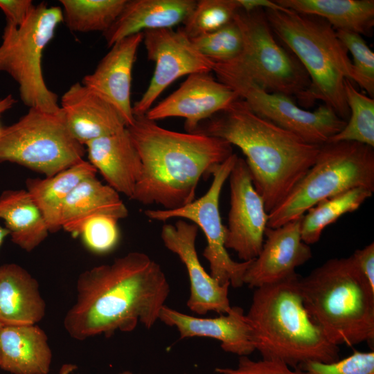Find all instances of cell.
<instances>
[{"instance_id": "obj_1", "label": "cell", "mask_w": 374, "mask_h": 374, "mask_svg": "<svg viewBox=\"0 0 374 374\" xmlns=\"http://www.w3.org/2000/svg\"><path fill=\"white\" fill-rule=\"evenodd\" d=\"M76 290L64 326L80 341L117 330L132 332L139 323L150 329L159 321L170 287L159 263L133 251L83 271Z\"/></svg>"}, {"instance_id": "obj_2", "label": "cell", "mask_w": 374, "mask_h": 374, "mask_svg": "<svg viewBox=\"0 0 374 374\" xmlns=\"http://www.w3.org/2000/svg\"><path fill=\"white\" fill-rule=\"evenodd\" d=\"M127 127L141 162L132 199L173 210L195 200L198 183L233 154L232 145L214 136L165 129L145 115Z\"/></svg>"}, {"instance_id": "obj_3", "label": "cell", "mask_w": 374, "mask_h": 374, "mask_svg": "<svg viewBox=\"0 0 374 374\" xmlns=\"http://www.w3.org/2000/svg\"><path fill=\"white\" fill-rule=\"evenodd\" d=\"M192 133L222 139L242 150L267 213L304 177L321 146L260 117L240 98Z\"/></svg>"}, {"instance_id": "obj_4", "label": "cell", "mask_w": 374, "mask_h": 374, "mask_svg": "<svg viewBox=\"0 0 374 374\" xmlns=\"http://www.w3.org/2000/svg\"><path fill=\"white\" fill-rule=\"evenodd\" d=\"M300 276L255 289L246 314L255 350L264 359H277L299 369L308 362L339 359L332 344L308 314L301 292Z\"/></svg>"}, {"instance_id": "obj_5", "label": "cell", "mask_w": 374, "mask_h": 374, "mask_svg": "<svg viewBox=\"0 0 374 374\" xmlns=\"http://www.w3.org/2000/svg\"><path fill=\"white\" fill-rule=\"evenodd\" d=\"M299 284L308 314L332 344L373 341L374 289L350 256L327 260Z\"/></svg>"}, {"instance_id": "obj_6", "label": "cell", "mask_w": 374, "mask_h": 374, "mask_svg": "<svg viewBox=\"0 0 374 374\" xmlns=\"http://www.w3.org/2000/svg\"><path fill=\"white\" fill-rule=\"evenodd\" d=\"M265 13L275 36L293 53L310 78V84L299 102L310 106L321 100L347 122L350 110L344 84L346 80L353 82V69L336 30L321 18L288 8L267 9Z\"/></svg>"}, {"instance_id": "obj_7", "label": "cell", "mask_w": 374, "mask_h": 374, "mask_svg": "<svg viewBox=\"0 0 374 374\" xmlns=\"http://www.w3.org/2000/svg\"><path fill=\"white\" fill-rule=\"evenodd\" d=\"M357 187L374 191L373 148L354 141H328L320 146L301 181L268 213L267 227H279L321 200Z\"/></svg>"}, {"instance_id": "obj_8", "label": "cell", "mask_w": 374, "mask_h": 374, "mask_svg": "<svg viewBox=\"0 0 374 374\" xmlns=\"http://www.w3.org/2000/svg\"><path fill=\"white\" fill-rule=\"evenodd\" d=\"M63 21L61 8L40 3L27 20L17 27L6 23L0 44V71L17 83L19 97L29 107L48 113L61 109L56 93L44 78L42 61L44 50Z\"/></svg>"}, {"instance_id": "obj_9", "label": "cell", "mask_w": 374, "mask_h": 374, "mask_svg": "<svg viewBox=\"0 0 374 374\" xmlns=\"http://www.w3.org/2000/svg\"><path fill=\"white\" fill-rule=\"evenodd\" d=\"M85 152L68 130L62 110L29 109L0 132V163H17L46 177L80 161Z\"/></svg>"}, {"instance_id": "obj_10", "label": "cell", "mask_w": 374, "mask_h": 374, "mask_svg": "<svg viewBox=\"0 0 374 374\" xmlns=\"http://www.w3.org/2000/svg\"><path fill=\"white\" fill-rule=\"evenodd\" d=\"M213 71L218 80L231 88L256 115L309 143H326L346 124L324 104L310 112L299 107L291 97L265 90L233 61L214 62Z\"/></svg>"}, {"instance_id": "obj_11", "label": "cell", "mask_w": 374, "mask_h": 374, "mask_svg": "<svg viewBox=\"0 0 374 374\" xmlns=\"http://www.w3.org/2000/svg\"><path fill=\"white\" fill-rule=\"evenodd\" d=\"M234 19L243 35L244 47L235 60L265 90L299 100L308 90L310 78L297 59L279 45L262 9H240Z\"/></svg>"}, {"instance_id": "obj_12", "label": "cell", "mask_w": 374, "mask_h": 374, "mask_svg": "<svg viewBox=\"0 0 374 374\" xmlns=\"http://www.w3.org/2000/svg\"><path fill=\"white\" fill-rule=\"evenodd\" d=\"M237 158V154L233 153L213 168L211 186L199 199L176 209H148L144 213L152 220L186 219L197 225L206 239L207 244L202 255L209 263L211 276L221 285L229 284L234 288L244 285V276L253 260L236 262L230 257L225 247L226 226L222 222L219 208L222 189Z\"/></svg>"}, {"instance_id": "obj_13", "label": "cell", "mask_w": 374, "mask_h": 374, "mask_svg": "<svg viewBox=\"0 0 374 374\" xmlns=\"http://www.w3.org/2000/svg\"><path fill=\"white\" fill-rule=\"evenodd\" d=\"M148 58L155 63L150 84L134 103V116L145 115L161 93L179 78L197 73H211L214 62L195 47L183 30L163 28L143 32Z\"/></svg>"}, {"instance_id": "obj_14", "label": "cell", "mask_w": 374, "mask_h": 374, "mask_svg": "<svg viewBox=\"0 0 374 374\" xmlns=\"http://www.w3.org/2000/svg\"><path fill=\"white\" fill-rule=\"evenodd\" d=\"M229 179L230 210L225 247L242 261L251 260L262 249L268 213L244 159L238 157Z\"/></svg>"}, {"instance_id": "obj_15", "label": "cell", "mask_w": 374, "mask_h": 374, "mask_svg": "<svg viewBox=\"0 0 374 374\" xmlns=\"http://www.w3.org/2000/svg\"><path fill=\"white\" fill-rule=\"evenodd\" d=\"M198 229L195 224L179 219L175 224H163L161 237L164 246L177 254L186 268L190 280L188 308L199 315L211 311L226 314L231 308L230 285L219 283L200 262L195 247Z\"/></svg>"}, {"instance_id": "obj_16", "label": "cell", "mask_w": 374, "mask_h": 374, "mask_svg": "<svg viewBox=\"0 0 374 374\" xmlns=\"http://www.w3.org/2000/svg\"><path fill=\"white\" fill-rule=\"evenodd\" d=\"M239 98L229 86L216 80L210 73H197L166 98L145 114L156 121L170 117L185 118L188 132H193L204 120L225 110Z\"/></svg>"}, {"instance_id": "obj_17", "label": "cell", "mask_w": 374, "mask_h": 374, "mask_svg": "<svg viewBox=\"0 0 374 374\" xmlns=\"http://www.w3.org/2000/svg\"><path fill=\"white\" fill-rule=\"evenodd\" d=\"M301 217L279 227H267L266 240L258 256L244 276V284L258 288L285 280L296 274V269L312 258L310 245L301 235Z\"/></svg>"}, {"instance_id": "obj_18", "label": "cell", "mask_w": 374, "mask_h": 374, "mask_svg": "<svg viewBox=\"0 0 374 374\" xmlns=\"http://www.w3.org/2000/svg\"><path fill=\"white\" fill-rule=\"evenodd\" d=\"M143 33L118 41L100 61L95 71L84 76L81 83L94 91L123 116L126 126L134 121L131 104L133 65L138 48L143 42Z\"/></svg>"}, {"instance_id": "obj_19", "label": "cell", "mask_w": 374, "mask_h": 374, "mask_svg": "<svg viewBox=\"0 0 374 374\" xmlns=\"http://www.w3.org/2000/svg\"><path fill=\"white\" fill-rule=\"evenodd\" d=\"M175 327L181 339L208 337L221 342L225 352L240 357L249 356L255 347L252 331L242 308L231 306L230 310L214 318L197 317L184 314L166 305L161 310L159 321Z\"/></svg>"}, {"instance_id": "obj_20", "label": "cell", "mask_w": 374, "mask_h": 374, "mask_svg": "<svg viewBox=\"0 0 374 374\" xmlns=\"http://www.w3.org/2000/svg\"><path fill=\"white\" fill-rule=\"evenodd\" d=\"M60 107L70 133L84 146L127 127L113 105L81 82L74 83L64 92Z\"/></svg>"}, {"instance_id": "obj_21", "label": "cell", "mask_w": 374, "mask_h": 374, "mask_svg": "<svg viewBox=\"0 0 374 374\" xmlns=\"http://www.w3.org/2000/svg\"><path fill=\"white\" fill-rule=\"evenodd\" d=\"M89 162L107 185L132 199L142 174V162L127 127L84 145Z\"/></svg>"}, {"instance_id": "obj_22", "label": "cell", "mask_w": 374, "mask_h": 374, "mask_svg": "<svg viewBox=\"0 0 374 374\" xmlns=\"http://www.w3.org/2000/svg\"><path fill=\"white\" fill-rule=\"evenodd\" d=\"M195 0H127L118 17L103 33L109 47L145 30L172 28L184 24L193 10Z\"/></svg>"}, {"instance_id": "obj_23", "label": "cell", "mask_w": 374, "mask_h": 374, "mask_svg": "<svg viewBox=\"0 0 374 374\" xmlns=\"http://www.w3.org/2000/svg\"><path fill=\"white\" fill-rule=\"evenodd\" d=\"M52 351L36 324L3 326L0 332V369L12 374H47Z\"/></svg>"}, {"instance_id": "obj_24", "label": "cell", "mask_w": 374, "mask_h": 374, "mask_svg": "<svg viewBox=\"0 0 374 374\" xmlns=\"http://www.w3.org/2000/svg\"><path fill=\"white\" fill-rule=\"evenodd\" d=\"M45 312L37 280L17 264L0 266V322L3 326L36 324Z\"/></svg>"}, {"instance_id": "obj_25", "label": "cell", "mask_w": 374, "mask_h": 374, "mask_svg": "<svg viewBox=\"0 0 374 374\" xmlns=\"http://www.w3.org/2000/svg\"><path fill=\"white\" fill-rule=\"evenodd\" d=\"M102 215L119 220L128 215V211L118 193L96 176L89 177L79 183L65 201L60 216L61 228L77 235L84 221Z\"/></svg>"}, {"instance_id": "obj_26", "label": "cell", "mask_w": 374, "mask_h": 374, "mask_svg": "<svg viewBox=\"0 0 374 374\" xmlns=\"http://www.w3.org/2000/svg\"><path fill=\"white\" fill-rule=\"evenodd\" d=\"M0 219L12 242L27 252L37 248L50 233L42 211L26 190H8L0 195Z\"/></svg>"}, {"instance_id": "obj_27", "label": "cell", "mask_w": 374, "mask_h": 374, "mask_svg": "<svg viewBox=\"0 0 374 374\" xmlns=\"http://www.w3.org/2000/svg\"><path fill=\"white\" fill-rule=\"evenodd\" d=\"M96 172L89 161L82 159L51 177L26 180V190L42 211L50 232L62 229L61 212L71 193L82 180L96 176Z\"/></svg>"}, {"instance_id": "obj_28", "label": "cell", "mask_w": 374, "mask_h": 374, "mask_svg": "<svg viewBox=\"0 0 374 374\" xmlns=\"http://www.w3.org/2000/svg\"><path fill=\"white\" fill-rule=\"evenodd\" d=\"M281 6L326 21L336 30L371 35L374 26L373 0H276Z\"/></svg>"}, {"instance_id": "obj_29", "label": "cell", "mask_w": 374, "mask_h": 374, "mask_svg": "<svg viewBox=\"0 0 374 374\" xmlns=\"http://www.w3.org/2000/svg\"><path fill=\"white\" fill-rule=\"evenodd\" d=\"M374 191L362 187L351 188L321 200L308 209L301 217V235L308 244L317 243L328 225L343 215L357 210Z\"/></svg>"}, {"instance_id": "obj_30", "label": "cell", "mask_w": 374, "mask_h": 374, "mask_svg": "<svg viewBox=\"0 0 374 374\" xmlns=\"http://www.w3.org/2000/svg\"><path fill=\"white\" fill-rule=\"evenodd\" d=\"M127 0H60L63 21L72 31H106Z\"/></svg>"}, {"instance_id": "obj_31", "label": "cell", "mask_w": 374, "mask_h": 374, "mask_svg": "<svg viewBox=\"0 0 374 374\" xmlns=\"http://www.w3.org/2000/svg\"><path fill=\"white\" fill-rule=\"evenodd\" d=\"M344 91L348 121L329 141H354L374 148V98L358 91L349 80L345 81Z\"/></svg>"}, {"instance_id": "obj_32", "label": "cell", "mask_w": 374, "mask_h": 374, "mask_svg": "<svg viewBox=\"0 0 374 374\" xmlns=\"http://www.w3.org/2000/svg\"><path fill=\"white\" fill-rule=\"evenodd\" d=\"M240 9L238 0L197 1L181 30L189 38L212 33L231 22Z\"/></svg>"}, {"instance_id": "obj_33", "label": "cell", "mask_w": 374, "mask_h": 374, "mask_svg": "<svg viewBox=\"0 0 374 374\" xmlns=\"http://www.w3.org/2000/svg\"><path fill=\"white\" fill-rule=\"evenodd\" d=\"M190 39L201 54L213 62L235 60L244 47L242 32L234 19L215 31Z\"/></svg>"}, {"instance_id": "obj_34", "label": "cell", "mask_w": 374, "mask_h": 374, "mask_svg": "<svg viewBox=\"0 0 374 374\" xmlns=\"http://www.w3.org/2000/svg\"><path fill=\"white\" fill-rule=\"evenodd\" d=\"M337 35L352 56L353 82L374 96V53L361 35L347 30H336Z\"/></svg>"}, {"instance_id": "obj_35", "label": "cell", "mask_w": 374, "mask_h": 374, "mask_svg": "<svg viewBox=\"0 0 374 374\" xmlns=\"http://www.w3.org/2000/svg\"><path fill=\"white\" fill-rule=\"evenodd\" d=\"M118 220L108 215H96L87 219L80 226V235L85 246L96 253L112 251L119 240Z\"/></svg>"}, {"instance_id": "obj_36", "label": "cell", "mask_w": 374, "mask_h": 374, "mask_svg": "<svg viewBox=\"0 0 374 374\" xmlns=\"http://www.w3.org/2000/svg\"><path fill=\"white\" fill-rule=\"evenodd\" d=\"M306 374H374V352L355 350L332 363L308 362L299 368Z\"/></svg>"}, {"instance_id": "obj_37", "label": "cell", "mask_w": 374, "mask_h": 374, "mask_svg": "<svg viewBox=\"0 0 374 374\" xmlns=\"http://www.w3.org/2000/svg\"><path fill=\"white\" fill-rule=\"evenodd\" d=\"M215 371L219 374H306L299 369L292 370L280 360L255 361L248 356L240 357L236 368H216Z\"/></svg>"}, {"instance_id": "obj_38", "label": "cell", "mask_w": 374, "mask_h": 374, "mask_svg": "<svg viewBox=\"0 0 374 374\" xmlns=\"http://www.w3.org/2000/svg\"><path fill=\"white\" fill-rule=\"evenodd\" d=\"M35 6L30 0H0L6 23L19 27L27 20Z\"/></svg>"}, {"instance_id": "obj_39", "label": "cell", "mask_w": 374, "mask_h": 374, "mask_svg": "<svg viewBox=\"0 0 374 374\" xmlns=\"http://www.w3.org/2000/svg\"><path fill=\"white\" fill-rule=\"evenodd\" d=\"M350 258L360 274L374 289V243L357 249Z\"/></svg>"}, {"instance_id": "obj_40", "label": "cell", "mask_w": 374, "mask_h": 374, "mask_svg": "<svg viewBox=\"0 0 374 374\" xmlns=\"http://www.w3.org/2000/svg\"><path fill=\"white\" fill-rule=\"evenodd\" d=\"M240 9L244 12L265 8V10H285V8L269 0H238Z\"/></svg>"}, {"instance_id": "obj_41", "label": "cell", "mask_w": 374, "mask_h": 374, "mask_svg": "<svg viewBox=\"0 0 374 374\" xmlns=\"http://www.w3.org/2000/svg\"><path fill=\"white\" fill-rule=\"evenodd\" d=\"M17 103V100L11 94H8L3 98L0 100V116L11 109L14 105ZM1 126H0V132L1 130Z\"/></svg>"}, {"instance_id": "obj_42", "label": "cell", "mask_w": 374, "mask_h": 374, "mask_svg": "<svg viewBox=\"0 0 374 374\" xmlns=\"http://www.w3.org/2000/svg\"><path fill=\"white\" fill-rule=\"evenodd\" d=\"M75 368V365L71 364H66L62 366L59 374H71Z\"/></svg>"}, {"instance_id": "obj_43", "label": "cell", "mask_w": 374, "mask_h": 374, "mask_svg": "<svg viewBox=\"0 0 374 374\" xmlns=\"http://www.w3.org/2000/svg\"><path fill=\"white\" fill-rule=\"evenodd\" d=\"M10 235V233L6 227L0 225V248L3 244L6 238Z\"/></svg>"}, {"instance_id": "obj_44", "label": "cell", "mask_w": 374, "mask_h": 374, "mask_svg": "<svg viewBox=\"0 0 374 374\" xmlns=\"http://www.w3.org/2000/svg\"><path fill=\"white\" fill-rule=\"evenodd\" d=\"M118 374H136V373H132V371H124L119 373Z\"/></svg>"}, {"instance_id": "obj_45", "label": "cell", "mask_w": 374, "mask_h": 374, "mask_svg": "<svg viewBox=\"0 0 374 374\" xmlns=\"http://www.w3.org/2000/svg\"><path fill=\"white\" fill-rule=\"evenodd\" d=\"M3 326V325L0 322V332H1V330Z\"/></svg>"}]
</instances>
